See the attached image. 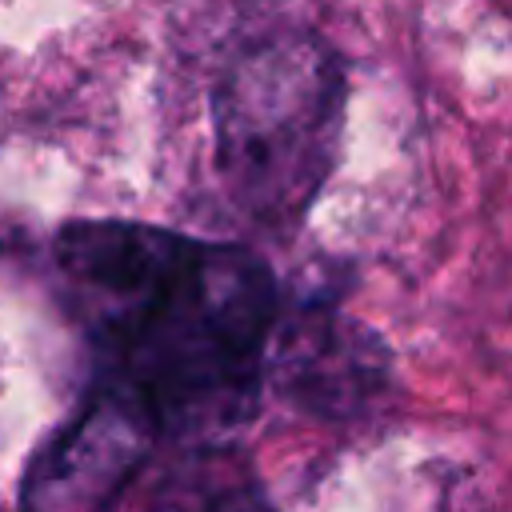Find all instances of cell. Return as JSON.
<instances>
[{
    "instance_id": "obj_1",
    "label": "cell",
    "mask_w": 512,
    "mask_h": 512,
    "mask_svg": "<svg viewBox=\"0 0 512 512\" xmlns=\"http://www.w3.org/2000/svg\"><path fill=\"white\" fill-rule=\"evenodd\" d=\"M56 264L112 360L108 384L132 392L160 432L212 436L252 412L280 320L276 280L252 252L76 220L56 236Z\"/></svg>"
},
{
    "instance_id": "obj_2",
    "label": "cell",
    "mask_w": 512,
    "mask_h": 512,
    "mask_svg": "<svg viewBox=\"0 0 512 512\" xmlns=\"http://www.w3.org/2000/svg\"><path fill=\"white\" fill-rule=\"evenodd\" d=\"M344 104V64L324 40L292 32L248 48L212 100L216 168L232 200L268 224L300 216L336 164Z\"/></svg>"
},
{
    "instance_id": "obj_3",
    "label": "cell",
    "mask_w": 512,
    "mask_h": 512,
    "mask_svg": "<svg viewBox=\"0 0 512 512\" xmlns=\"http://www.w3.org/2000/svg\"><path fill=\"white\" fill-rule=\"evenodd\" d=\"M156 420L148 408L104 384L88 404L32 456L20 480L24 512H108L156 448Z\"/></svg>"
},
{
    "instance_id": "obj_4",
    "label": "cell",
    "mask_w": 512,
    "mask_h": 512,
    "mask_svg": "<svg viewBox=\"0 0 512 512\" xmlns=\"http://www.w3.org/2000/svg\"><path fill=\"white\" fill-rule=\"evenodd\" d=\"M264 380L312 416L348 420L384 396L388 348L364 324L324 304H304L276 320Z\"/></svg>"
},
{
    "instance_id": "obj_5",
    "label": "cell",
    "mask_w": 512,
    "mask_h": 512,
    "mask_svg": "<svg viewBox=\"0 0 512 512\" xmlns=\"http://www.w3.org/2000/svg\"><path fill=\"white\" fill-rule=\"evenodd\" d=\"M148 512H276L244 460L200 452L152 500Z\"/></svg>"
}]
</instances>
